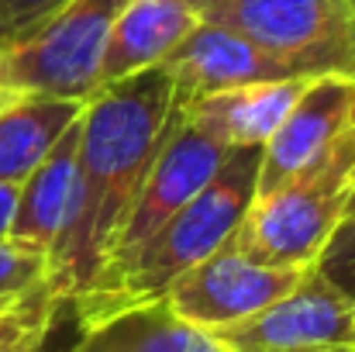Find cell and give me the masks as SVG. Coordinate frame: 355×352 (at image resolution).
<instances>
[{"label":"cell","mask_w":355,"mask_h":352,"mask_svg":"<svg viewBox=\"0 0 355 352\" xmlns=\"http://www.w3.org/2000/svg\"><path fill=\"white\" fill-rule=\"evenodd\" d=\"M190 3H193V7H197V10L204 14V10H211L214 3H221V0H190Z\"/></svg>","instance_id":"21"},{"label":"cell","mask_w":355,"mask_h":352,"mask_svg":"<svg viewBox=\"0 0 355 352\" xmlns=\"http://www.w3.org/2000/svg\"><path fill=\"white\" fill-rule=\"evenodd\" d=\"M352 121H355V115H352Z\"/></svg>","instance_id":"25"},{"label":"cell","mask_w":355,"mask_h":352,"mask_svg":"<svg viewBox=\"0 0 355 352\" xmlns=\"http://www.w3.org/2000/svg\"><path fill=\"white\" fill-rule=\"evenodd\" d=\"M200 17L238 31L304 80H355L352 0H221Z\"/></svg>","instance_id":"4"},{"label":"cell","mask_w":355,"mask_h":352,"mask_svg":"<svg viewBox=\"0 0 355 352\" xmlns=\"http://www.w3.org/2000/svg\"><path fill=\"white\" fill-rule=\"evenodd\" d=\"M69 0H0V52L35 35Z\"/></svg>","instance_id":"17"},{"label":"cell","mask_w":355,"mask_h":352,"mask_svg":"<svg viewBox=\"0 0 355 352\" xmlns=\"http://www.w3.org/2000/svg\"><path fill=\"white\" fill-rule=\"evenodd\" d=\"M87 101L21 94L0 111V183H24L49 149L76 124Z\"/></svg>","instance_id":"15"},{"label":"cell","mask_w":355,"mask_h":352,"mask_svg":"<svg viewBox=\"0 0 355 352\" xmlns=\"http://www.w3.org/2000/svg\"><path fill=\"white\" fill-rule=\"evenodd\" d=\"M80 131H83V115L76 117V124L49 149V156L21 183L17 211L10 225L14 242L35 245L42 252H52V245L59 242V235L69 221V211H73V194H76Z\"/></svg>","instance_id":"13"},{"label":"cell","mask_w":355,"mask_h":352,"mask_svg":"<svg viewBox=\"0 0 355 352\" xmlns=\"http://www.w3.org/2000/svg\"><path fill=\"white\" fill-rule=\"evenodd\" d=\"M355 115V80L345 76H321L311 80L293 104V111L279 124V131L262 145L259 162V194L276 190L279 183L293 180L297 173L321 162L335 142L349 131Z\"/></svg>","instance_id":"9"},{"label":"cell","mask_w":355,"mask_h":352,"mask_svg":"<svg viewBox=\"0 0 355 352\" xmlns=\"http://www.w3.org/2000/svg\"><path fill=\"white\" fill-rule=\"evenodd\" d=\"M355 304V221H342L314 262Z\"/></svg>","instance_id":"18"},{"label":"cell","mask_w":355,"mask_h":352,"mask_svg":"<svg viewBox=\"0 0 355 352\" xmlns=\"http://www.w3.org/2000/svg\"><path fill=\"white\" fill-rule=\"evenodd\" d=\"M352 183L355 121L321 162L276 190L259 194L228 242L266 266H314L328 238L345 221Z\"/></svg>","instance_id":"3"},{"label":"cell","mask_w":355,"mask_h":352,"mask_svg":"<svg viewBox=\"0 0 355 352\" xmlns=\"http://www.w3.org/2000/svg\"><path fill=\"white\" fill-rule=\"evenodd\" d=\"M17 183H0V242L10 238V225H14V211H17Z\"/></svg>","instance_id":"19"},{"label":"cell","mask_w":355,"mask_h":352,"mask_svg":"<svg viewBox=\"0 0 355 352\" xmlns=\"http://www.w3.org/2000/svg\"><path fill=\"white\" fill-rule=\"evenodd\" d=\"M345 221H355V183H352V197H349V211H345Z\"/></svg>","instance_id":"22"},{"label":"cell","mask_w":355,"mask_h":352,"mask_svg":"<svg viewBox=\"0 0 355 352\" xmlns=\"http://www.w3.org/2000/svg\"><path fill=\"white\" fill-rule=\"evenodd\" d=\"M311 352H355V346H345V349H311Z\"/></svg>","instance_id":"23"},{"label":"cell","mask_w":355,"mask_h":352,"mask_svg":"<svg viewBox=\"0 0 355 352\" xmlns=\"http://www.w3.org/2000/svg\"><path fill=\"white\" fill-rule=\"evenodd\" d=\"M352 7H355V0H352Z\"/></svg>","instance_id":"24"},{"label":"cell","mask_w":355,"mask_h":352,"mask_svg":"<svg viewBox=\"0 0 355 352\" xmlns=\"http://www.w3.org/2000/svg\"><path fill=\"white\" fill-rule=\"evenodd\" d=\"M225 152H228V145H221L207 131L193 128L183 115V108L173 104V121H169V131L162 138V149H159V156H155V162H152V169L141 183V194H138V201H135V208H131V215L121 228L114 252L104 262V269L121 262L124 255H131L183 204H190L211 183V176L218 173Z\"/></svg>","instance_id":"8"},{"label":"cell","mask_w":355,"mask_h":352,"mask_svg":"<svg viewBox=\"0 0 355 352\" xmlns=\"http://www.w3.org/2000/svg\"><path fill=\"white\" fill-rule=\"evenodd\" d=\"M131 0H69L35 35L0 52V73L17 94L90 101L121 10Z\"/></svg>","instance_id":"5"},{"label":"cell","mask_w":355,"mask_h":352,"mask_svg":"<svg viewBox=\"0 0 355 352\" xmlns=\"http://www.w3.org/2000/svg\"><path fill=\"white\" fill-rule=\"evenodd\" d=\"M49 280V252L3 238L0 242V301L17 297L31 287Z\"/></svg>","instance_id":"16"},{"label":"cell","mask_w":355,"mask_h":352,"mask_svg":"<svg viewBox=\"0 0 355 352\" xmlns=\"http://www.w3.org/2000/svg\"><path fill=\"white\" fill-rule=\"evenodd\" d=\"M69 352H228L211 332L183 321L166 297L131 304L83 325Z\"/></svg>","instance_id":"14"},{"label":"cell","mask_w":355,"mask_h":352,"mask_svg":"<svg viewBox=\"0 0 355 352\" xmlns=\"http://www.w3.org/2000/svg\"><path fill=\"white\" fill-rule=\"evenodd\" d=\"M211 335L228 352L345 349L355 346V304L318 266H311L279 301Z\"/></svg>","instance_id":"6"},{"label":"cell","mask_w":355,"mask_h":352,"mask_svg":"<svg viewBox=\"0 0 355 352\" xmlns=\"http://www.w3.org/2000/svg\"><path fill=\"white\" fill-rule=\"evenodd\" d=\"M311 80H279V83H252L238 90H221L211 97L197 101H176L183 108L187 121L221 145L238 149V145H266L293 104L300 101L304 87Z\"/></svg>","instance_id":"11"},{"label":"cell","mask_w":355,"mask_h":352,"mask_svg":"<svg viewBox=\"0 0 355 352\" xmlns=\"http://www.w3.org/2000/svg\"><path fill=\"white\" fill-rule=\"evenodd\" d=\"M307 269L311 266L300 269V266L255 262L245 252H238L232 242H225L204 262L187 269L166 290V301L183 321L204 332H218L225 325L259 315L272 301H279L286 290H293L304 280Z\"/></svg>","instance_id":"7"},{"label":"cell","mask_w":355,"mask_h":352,"mask_svg":"<svg viewBox=\"0 0 355 352\" xmlns=\"http://www.w3.org/2000/svg\"><path fill=\"white\" fill-rule=\"evenodd\" d=\"M259 162L262 145H238L228 149L211 183L183 204L148 242H141L131 255L101 269L94 287L76 297L69 308L80 318V325H90L111 311L159 301L166 290L197 262H204L211 252H218L245 211L255 201L259 187Z\"/></svg>","instance_id":"2"},{"label":"cell","mask_w":355,"mask_h":352,"mask_svg":"<svg viewBox=\"0 0 355 352\" xmlns=\"http://www.w3.org/2000/svg\"><path fill=\"white\" fill-rule=\"evenodd\" d=\"M173 104L176 83L162 62L101 87L83 104L73 211L49 252V283L66 308L94 287L111 259L169 131Z\"/></svg>","instance_id":"1"},{"label":"cell","mask_w":355,"mask_h":352,"mask_svg":"<svg viewBox=\"0 0 355 352\" xmlns=\"http://www.w3.org/2000/svg\"><path fill=\"white\" fill-rule=\"evenodd\" d=\"M17 97H21V94H17V90H14V87H10V83L3 80V73H0V111H3L7 104H14Z\"/></svg>","instance_id":"20"},{"label":"cell","mask_w":355,"mask_h":352,"mask_svg":"<svg viewBox=\"0 0 355 352\" xmlns=\"http://www.w3.org/2000/svg\"><path fill=\"white\" fill-rule=\"evenodd\" d=\"M200 21L190 0H131L121 10L101 62V87L159 66Z\"/></svg>","instance_id":"12"},{"label":"cell","mask_w":355,"mask_h":352,"mask_svg":"<svg viewBox=\"0 0 355 352\" xmlns=\"http://www.w3.org/2000/svg\"><path fill=\"white\" fill-rule=\"evenodd\" d=\"M176 83V101H197L221 90H238L252 83H279V80H304L286 62L272 59L248 38L214 21H197L193 31L162 59Z\"/></svg>","instance_id":"10"}]
</instances>
